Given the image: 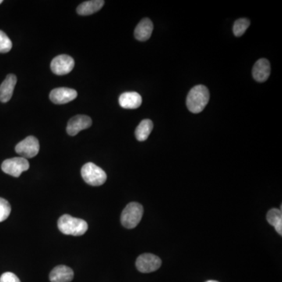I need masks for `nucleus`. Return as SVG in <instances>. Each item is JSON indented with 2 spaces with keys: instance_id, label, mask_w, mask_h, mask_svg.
<instances>
[{
  "instance_id": "f257e3e1",
  "label": "nucleus",
  "mask_w": 282,
  "mask_h": 282,
  "mask_svg": "<svg viewBox=\"0 0 282 282\" xmlns=\"http://www.w3.org/2000/svg\"><path fill=\"white\" fill-rule=\"evenodd\" d=\"M209 89L203 85H198L190 90L187 97V107L194 114L202 112L209 100Z\"/></svg>"
},
{
  "instance_id": "f03ea898",
  "label": "nucleus",
  "mask_w": 282,
  "mask_h": 282,
  "mask_svg": "<svg viewBox=\"0 0 282 282\" xmlns=\"http://www.w3.org/2000/svg\"><path fill=\"white\" fill-rule=\"evenodd\" d=\"M60 231L67 235L82 236L87 231L88 224L84 220L65 214L57 222Z\"/></svg>"
},
{
  "instance_id": "7ed1b4c3",
  "label": "nucleus",
  "mask_w": 282,
  "mask_h": 282,
  "mask_svg": "<svg viewBox=\"0 0 282 282\" xmlns=\"http://www.w3.org/2000/svg\"><path fill=\"white\" fill-rule=\"evenodd\" d=\"M144 208L137 202H131L125 206L121 215V223L127 229L136 227L143 216Z\"/></svg>"
},
{
  "instance_id": "20e7f679",
  "label": "nucleus",
  "mask_w": 282,
  "mask_h": 282,
  "mask_svg": "<svg viewBox=\"0 0 282 282\" xmlns=\"http://www.w3.org/2000/svg\"><path fill=\"white\" fill-rule=\"evenodd\" d=\"M81 175L86 184L93 187H98L107 181L105 172L93 163H88L82 166Z\"/></svg>"
},
{
  "instance_id": "39448f33",
  "label": "nucleus",
  "mask_w": 282,
  "mask_h": 282,
  "mask_svg": "<svg viewBox=\"0 0 282 282\" xmlns=\"http://www.w3.org/2000/svg\"><path fill=\"white\" fill-rule=\"evenodd\" d=\"M3 171L12 177H19L22 173L29 169V163L27 159L22 157L7 159L1 166Z\"/></svg>"
},
{
  "instance_id": "423d86ee",
  "label": "nucleus",
  "mask_w": 282,
  "mask_h": 282,
  "mask_svg": "<svg viewBox=\"0 0 282 282\" xmlns=\"http://www.w3.org/2000/svg\"><path fill=\"white\" fill-rule=\"evenodd\" d=\"M15 151L24 159H32L40 152V142L35 136H28L17 145Z\"/></svg>"
},
{
  "instance_id": "0eeeda50",
  "label": "nucleus",
  "mask_w": 282,
  "mask_h": 282,
  "mask_svg": "<svg viewBox=\"0 0 282 282\" xmlns=\"http://www.w3.org/2000/svg\"><path fill=\"white\" fill-rule=\"evenodd\" d=\"M162 260L157 255L145 253L139 255L136 261V266L141 273H152L159 270Z\"/></svg>"
},
{
  "instance_id": "6e6552de",
  "label": "nucleus",
  "mask_w": 282,
  "mask_h": 282,
  "mask_svg": "<svg viewBox=\"0 0 282 282\" xmlns=\"http://www.w3.org/2000/svg\"><path fill=\"white\" fill-rule=\"evenodd\" d=\"M75 66L73 58L66 54H61L53 59L50 68L57 75H64L70 73Z\"/></svg>"
},
{
  "instance_id": "1a4fd4ad",
  "label": "nucleus",
  "mask_w": 282,
  "mask_h": 282,
  "mask_svg": "<svg viewBox=\"0 0 282 282\" xmlns=\"http://www.w3.org/2000/svg\"><path fill=\"white\" fill-rule=\"evenodd\" d=\"M78 96L76 90L70 88L61 87L53 89L50 99L55 104H65L75 100Z\"/></svg>"
},
{
  "instance_id": "9d476101",
  "label": "nucleus",
  "mask_w": 282,
  "mask_h": 282,
  "mask_svg": "<svg viewBox=\"0 0 282 282\" xmlns=\"http://www.w3.org/2000/svg\"><path fill=\"white\" fill-rule=\"evenodd\" d=\"M92 125V119L87 115H75L68 121L67 132L70 136H75L80 131L88 129Z\"/></svg>"
},
{
  "instance_id": "9b49d317",
  "label": "nucleus",
  "mask_w": 282,
  "mask_h": 282,
  "mask_svg": "<svg viewBox=\"0 0 282 282\" xmlns=\"http://www.w3.org/2000/svg\"><path fill=\"white\" fill-rule=\"evenodd\" d=\"M270 75V62L265 58L258 60L252 68V76L254 79L259 82H263L267 80Z\"/></svg>"
},
{
  "instance_id": "f8f14e48",
  "label": "nucleus",
  "mask_w": 282,
  "mask_h": 282,
  "mask_svg": "<svg viewBox=\"0 0 282 282\" xmlns=\"http://www.w3.org/2000/svg\"><path fill=\"white\" fill-rule=\"evenodd\" d=\"M16 75L10 74L0 85V101L7 103L12 97L15 86L17 84Z\"/></svg>"
},
{
  "instance_id": "ddd939ff",
  "label": "nucleus",
  "mask_w": 282,
  "mask_h": 282,
  "mask_svg": "<svg viewBox=\"0 0 282 282\" xmlns=\"http://www.w3.org/2000/svg\"><path fill=\"white\" fill-rule=\"evenodd\" d=\"M73 277V270L64 265L56 266L50 273L51 282H70L72 281Z\"/></svg>"
},
{
  "instance_id": "4468645a",
  "label": "nucleus",
  "mask_w": 282,
  "mask_h": 282,
  "mask_svg": "<svg viewBox=\"0 0 282 282\" xmlns=\"http://www.w3.org/2000/svg\"><path fill=\"white\" fill-rule=\"evenodd\" d=\"M118 102L123 108L136 109L142 104V97L136 92H126L120 96Z\"/></svg>"
},
{
  "instance_id": "2eb2a0df",
  "label": "nucleus",
  "mask_w": 282,
  "mask_h": 282,
  "mask_svg": "<svg viewBox=\"0 0 282 282\" xmlns=\"http://www.w3.org/2000/svg\"><path fill=\"white\" fill-rule=\"evenodd\" d=\"M153 23L149 18H144L134 31V36L139 41H147L150 39L153 32Z\"/></svg>"
},
{
  "instance_id": "dca6fc26",
  "label": "nucleus",
  "mask_w": 282,
  "mask_h": 282,
  "mask_svg": "<svg viewBox=\"0 0 282 282\" xmlns=\"http://www.w3.org/2000/svg\"><path fill=\"white\" fill-rule=\"evenodd\" d=\"M104 5V1L102 0H93L82 3L77 8L76 11L79 15L87 16L93 15L94 13L100 11Z\"/></svg>"
},
{
  "instance_id": "f3484780",
  "label": "nucleus",
  "mask_w": 282,
  "mask_h": 282,
  "mask_svg": "<svg viewBox=\"0 0 282 282\" xmlns=\"http://www.w3.org/2000/svg\"><path fill=\"white\" fill-rule=\"evenodd\" d=\"M153 129V122L150 119H145L141 121L135 131V136L139 141H145L149 138Z\"/></svg>"
},
{
  "instance_id": "a211bd4d",
  "label": "nucleus",
  "mask_w": 282,
  "mask_h": 282,
  "mask_svg": "<svg viewBox=\"0 0 282 282\" xmlns=\"http://www.w3.org/2000/svg\"><path fill=\"white\" fill-rule=\"evenodd\" d=\"M266 220L270 225L274 227L275 230L280 235H282V212L277 209H272L266 214Z\"/></svg>"
},
{
  "instance_id": "6ab92c4d",
  "label": "nucleus",
  "mask_w": 282,
  "mask_h": 282,
  "mask_svg": "<svg viewBox=\"0 0 282 282\" xmlns=\"http://www.w3.org/2000/svg\"><path fill=\"white\" fill-rule=\"evenodd\" d=\"M249 20H248L247 18H241V19L236 21L233 26V33H234V36L237 37L243 36L249 27Z\"/></svg>"
},
{
  "instance_id": "aec40b11",
  "label": "nucleus",
  "mask_w": 282,
  "mask_h": 282,
  "mask_svg": "<svg viewBox=\"0 0 282 282\" xmlns=\"http://www.w3.org/2000/svg\"><path fill=\"white\" fill-rule=\"evenodd\" d=\"M12 49V42L8 35L0 30V54H6Z\"/></svg>"
},
{
  "instance_id": "412c9836",
  "label": "nucleus",
  "mask_w": 282,
  "mask_h": 282,
  "mask_svg": "<svg viewBox=\"0 0 282 282\" xmlns=\"http://www.w3.org/2000/svg\"><path fill=\"white\" fill-rule=\"evenodd\" d=\"M11 212V206L8 201L0 198V223L9 217Z\"/></svg>"
},
{
  "instance_id": "4be33fe9",
  "label": "nucleus",
  "mask_w": 282,
  "mask_h": 282,
  "mask_svg": "<svg viewBox=\"0 0 282 282\" xmlns=\"http://www.w3.org/2000/svg\"><path fill=\"white\" fill-rule=\"evenodd\" d=\"M0 282H21V280L15 273L6 272L1 275Z\"/></svg>"
},
{
  "instance_id": "5701e85b",
  "label": "nucleus",
  "mask_w": 282,
  "mask_h": 282,
  "mask_svg": "<svg viewBox=\"0 0 282 282\" xmlns=\"http://www.w3.org/2000/svg\"><path fill=\"white\" fill-rule=\"evenodd\" d=\"M206 282H219V281H217V280H207V281Z\"/></svg>"
},
{
  "instance_id": "b1692460",
  "label": "nucleus",
  "mask_w": 282,
  "mask_h": 282,
  "mask_svg": "<svg viewBox=\"0 0 282 282\" xmlns=\"http://www.w3.org/2000/svg\"><path fill=\"white\" fill-rule=\"evenodd\" d=\"M2 3H3L2 0H0V4H2Z\"/></svg>"
}]
</instances>
